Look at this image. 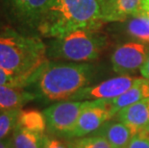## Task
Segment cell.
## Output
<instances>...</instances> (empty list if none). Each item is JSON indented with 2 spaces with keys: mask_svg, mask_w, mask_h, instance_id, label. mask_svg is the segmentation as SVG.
Masks as SVG:
<instances>
[{
  "mask_svg": "<svg viewBox=\"0 0 149 148\" xmlns=\"http://www.w3.org/2000/svg\"><path fill=\"white\" fill-rule=\"evenodd\" d=\"M149 97V81H145L143 83L138 84L132 87L131 89L126 90L121 95L116 98L110 100V109L112 115L115 116L120 110L126 108L132 104H135L141 100Z\"/></svg>",
  "mask_w": 149,
  "mask_h": 148,
  "instance_id": "15",
  "label": "cell"
},
{
  "mask_svg": "<svg viewBox=\"0 0 149 148\" xmlns=\"http://www.w3.org/2000/svg\"><path fill=\"white\" fill-rule=\"evenodd\" d=\"M145 130H146L148 133H149V123H148V125L146 126V128H145Z\"/></svg>",
  "mask_w": 149,
  "mask_h": 148,
  "instance_id": "27",
  "label": "cell"
},
{
  "mask_svg": "<svg viewBox=\"0 0 149 148\" xmlns=\"http://www.w3.org/2000/svg\"><path fill=\"white\" fill-rule=\"evenodd\" d=\"M127 148H149V133L145 129L137 132Z\"/></svg>",
  "mask_w": 149,
  "mask_h": 148,
  "instance_id": "21",
  "label": "cell"
},
{
  "mask_svg": "<svg viewBox=\"0 0 149 148\" xmlns=\"http://www.w3.org/2000/svg\"><path fill=\"white\" fill-rule=\"evenodd\" d=\"M149 51V44L138 42H125L117 45L111 55V64L117 75H128L141 71Z\"/></svg>",
  "mask_w": 149,
  "mask_h": 148,
  "instance_id": "7",
  "label": "cell"
},
{
  "mask_svg": "<svg viewBox=\"0 0 149 148\" xmlns=\"http://www.w3.org/2000/svg\"><path fill=\"white\" fill-rule=\"evenodd\" d=\"M143 0H113L109 8L104 13V23L120 22L131 15L141 14Z\"/></svg>",
  "mask_w": 149,
  "mask_h": 148,
  "instance_id": "13",
  "label": "cell"
},
{
  "mask_svg": "<svg viewBox=\"0 0 149 148\" xmlns=\"http://www.w3.org/2000/svg\"><path fill=\"white\" fill-rule=\"evenodd\" d=\"M0 86L25 89V88H28V84L23 79L15 76L14 74H12L10 72L6 71L2 67H0Z\"/></svg>",
  "mask_w": 149,
  "mask_h": 148,
  "instance_id": "20",
  "label": "cell"
},
{
  "mask_svg": "<svg viewBox=\"0 0 149 148\" xmlns=\"http://www.w3.org/2000/svg\"><path fill=\"white\" fill-rule=\"evenodd\" d=\"M37 100L36 95L30 90L19 88L0 86V110H20L24 105Z\"/></svg>",
  "mask_w": 149,
  "mask_h": 148,
  "instance_id": "14",
  "label": "cell"
},
{
  "mask_svg": "<svg viewBox=\"0 0 149 148\" xmlns=\"http://www.w3.org/2000/svg\"><path fill=\"white\" fill-rule=\"evenodd\" d=\"M136 133L119 120L109 119L93 135L104 138L113 148H127Z\"/></svg>",
  "mask_w": 149,
  "mask_h": 148,
  "instance_id": "12",
  "label": "cell"
},
{
  "mask_svg": "<svg viewBox=\"0 0 149 148\" xmlns=\"http://www.w3.org/2000/svg\"><path fill=\"white\" fill-rule=\"evenodd\" d=\"M91 101H60L53 103L42 112L48 135L68 140L79 115Z\"/></svg>",
  "mask_w": 149,
  "mask_h": 148,
  "instance_id": "5",
  "label": "cell"
},
{
  "mask_svg": "<svg viewBox=\"0 0 149 148\" xmlns=\"http://www.w3.org/2000/svg\"><path fill=\"white\" fill-rule=\"evenodd\" d=\"M98 2H99L101 11H102V17H103L104 13L107 11L108 8H109V6L111 5V3L113 2V0H98Z\"/></svg>",
  "mask_w": 149,
  "mask_h": 148,
  "instance_id": "24",
  "label": "cell"
},
{
  "mask_svg": "<svg viewBox=\"0 0 149 148\" xmlns=\"http://www.w3.org/2000/svg\"><path fill=\"white\" fill-rule=\"evenodd\" d=\"M115 116L135 133L144 130L149 123V97L120 110Z\"/></svg>",
  "mask_w": 149,
  "mask_h": 148,
  "instance_id": "11",
  "label": "cell"
},
{
  "mask_svg": "<svg viewBox=\"0 0 149 148\" xmlns=\"http://www.w3.org/2000/svg\"><path fill=\"white\" fill-rule=\"evenodd\" d=\"M139 72H141V77H143L149 81V51H148L146 60H145L144 64L142 65V67L141 68V71Z\"/></svg>",
  "mask_w": 149,
  "mask_h": 148,
  "instance_id": "23",
  "label": "cell"
},
{
  "mask_svg": "<svg viewBox=\"0 0 149 148\" xmlns=\"http://www.w3.org/2000/svg\"><path fill=\"white\" fill-rule=\"evenodd\" d=\"M112 117L113 115L111 112L109 101L93 100L79 115L75 126L68 135V140L93 135Z\"/></svg>",
  "mask_w": 149,
  "mask_h": 148,
  "instance_id": "8",
  "label": "cell"
},
{
  "mask_svg": "<svg viewBox=\"0 0 149 148\" xmlns=\"http://www.w3.org/2000/svg\"><path fill=\"white\" fill-rule=\"evenodd\" d=\"M44 134L25 130L17 125L13 131L12 142L14 148H42Z\"/></svg>",
  "mask_w": 149,
  "mask_h": 148,
  "instance_id": "17",
  "label": "cell"
},
{
  "mask_svg": "<svg viewBox=\"0 0 149 148\" xmlns=\"http://www.w3.org/2000/svg\"><path fill=\"white\" fill-rule=\"evenodd\" d=\"M68 141L69 148H113L105 138L98 135H90Z\"/></svg>",
  "mask_w": 149,
  "mask_h": 148,
  "instance_id": "18",
  "label": "cell"
},
{
  "mask_svg": "<svg viewBox=\"0 0 149 148\" xmlns=\"http://www.w3.org/2000/svg\"><path fill=\"white\" fill-rule=\"evenodd\" d=\"M116 32L126 38L127 42H138L149 44V24L144 15H131L120 22H113Z\"/></svg>",
  "mask_w": 149,
  "mask_h": 148,
  "instance_id": "10",
  "label": "cell"
},
{
  "mask_svg": "<svg viewBox=\"0 0 149 148\" xmlns=\"http://www.w3.org/2000/svg\"><path fill=\"white\" fill-rule=\"evenodd\" d=\"M9 10L23 24L38 27L51 0H5Z\"/></svg>",
  "mask_w": 149,
  "mask_h": 148,
  "instance_id": "9",
  "label": "cell"
},
{
  "mask_svg": "<svg viewBox=\"0 0 149 148\" xmlns=\"http://www.w3.org/2000/svg\"><path fill=\"white\" fill-rule=\"evenodd\" d=\"M108 45V37L99 29H86L52 39L47 44V57L69 63H91Z\"/></svg>",
  "mask_w": 149,
  "mask_h": 148,
  "instance_id": "4",
  "label": "cell"
},
{
  "mask_svg": "<svg viewBox=\"0 0 149 148\" xmlns=\"http://www.w3.org/2000/svg\"><path fill=\"white\" fill-rule=\"evenodd\" d=\"M145 81L147 80L143 77L117 75L116 77L109 78L82 90L71 99V101H93V100L110 101L121 95L132 87L143 83Z\"/></svg>",
  "mask_w": 149,
  "mask_h": 148,
  "instance_id": "6",
  "label": "cell"
},
{
  "mask_svg": "<svg viewBox=\"0 0 149 148\" xmlns=\"http://www.w3.org/2000/svg\"><path fill=\"white\" fill-rule=\"evenodd\" d=\"M103 24L98 0H51L37 29L43 37L57 39L78 30L99 29Z\"/></svg>",
  "mask_w": 149,
  "mask_h": 148,
  "instance_id": "2",
  "label": "cell"
},
{
  "mask_svg": "<svg viewBox=\"0 0 149 148\" xmlns=\"http://www.w3.org/2000/svg\"><path fill=\"white\" fill-rule=\"evenodd\" d=\"M104 69L91 63L48 61L29 87L37 100L60 102L71 100L79 91L99 83Z\"/></svg>",
  "mask_w": 149,
  "mask_h": 148,
  "instance_id": "1",
  "label": "cell"
},
{
  "mask_svg": "<svg viewBox=\"0 0 149 148\" xmlns=\"http://www.w3.org/2000/svg\"><path fill=\"white\" fill-rule=\"evenodd\" d=\"M0 148H14L13 147L12 138H6L4 140H0Z\"/></svg>",
  "mask_w": 149,
  "mask_h": 148,
  "instance_id": "25",
  "label": "cell"
},
{
  "mask_svg": "<svg viewBox=\"0 0 149 148\" xmlns=\"http://www.w3.org/2000/svg\"><path fill=\"white\" fill-rule=\"evenodd\" d=\"M141 14L149 17V0H143L141 6Z\"/></svg>",
  "mask_w": 149,
  "mask_h": 148,
  "instance_id": "26",
  "label": "cell"
},
{
  "mask_svg": "<svg viewBox=\"0 0 149 148\" xmlns=\"http://www.w3.org/2000/svg\"><path fill=\"white\" fill-rule=\"evenodd\" d=\"M142 15H143V14H142ZM144 17H146V20H147V22H148V24H149V17H146V15H144Z\"/></svg>",
  "mask_w": 149,
  "mask_h": 148,
  "instance_id": "28",
  "label": "cell"
},
{
  "mask_svg": "<svg viewBox=\"0 0 149 148\" xmlns=\"http://www.w3.org/2000/svg\"><path fill=\"white\" fill-rule=\"evenodd\" d=\"M42 148H69L68 141L61 140L60 138L45 135L43 137V146Z\"/></svg>",
  "mask_w": 149,
  "mask_h": 148,
  "instance_id": "22",
  "label": "cell"
},
{
  "mask_svg": "<svg viewBox=\"0 0 149 148\" xmlns=\"http://www.w3.org/2000/svg\"><path fill=\"white\" fill-rule=\"evenodd\" d=\"M48 61L47 46L40 38L14 30L0 33V67L23 79L28 88Z\"/></svg>",
  "mask_w": 149,
  "mask_h": 148,
  "instance_id": "3",
  "label": "cell"
},
{
  "mask_svg": "<svg viewBox=\"0 0 149 148\" xmlns=\"http://www.w3.org/2000/svg\"><path fill=\"white\" fill-rule=\"evenodd\" d=\"M20 110L3 111L0 114V140L8 138L9 134L14 131L17 123Z\"/></svg>",
  "mask_w": 149,
  "mask_h": 148,
  "instance_id": "19",
  "label": "cell"
},
{
  "mask_svg": "<svg viewBox=\"0 0 149 148\" xmlns=\"http://www.w3.org/2000/svg\"><path fill=\"white\" fill-rule=\"evenodd\" d=\"M17 125L36 133L44 134L46 131V120L43 113L37 110H20Z\"/></svg>",
  "mask_w": 149,
  "mask_h": 148,
  "instance_id": "16",
  "label": "cell"
}]
</instances>
